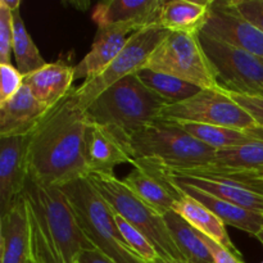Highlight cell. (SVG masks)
I'll return each mask as SVG.
<instances>
[{
    "instance_id": "obj_18",
    "label": "cell",
    "mask_w": 263,
    "mask_h": 263,
    "mask_svg": "<svg viewBox=\"0 0 263 263\" xmlns=\"http://www.w3.org/2000/svg\"><path fill=\"white\" fill-rule=\"evenodd\" d=\"M168 181L177 190H180L184 194L190 195L195 200L202 203L205 208H208L211 212L215 213L226 226H233V228L239 229V230L244 231V233H248L249 235L254 236V238H257L259 235V233L263 230V213L247 210V208L240 207L238 204L226 202V200L220 199V198L215 197L212 194H208L205 192H202V190L197 189L194 186H190V185L181 184V182H175L171 181V180H168Z\"/></svg>"
},
{
    "instance_id": "obj_6",
    "label": "cell",
    "mask_w": 263,
    "mask_h": 263,
    "mask_svg": "<svg viewBox=\"0 0 263 263\" xmlns=\"http://www.w3.org/2000/svg\"><path fill=\"white\" fill-rule=\"evenodd\" d=\"M87 179L117 215L140 230L152 241L162 258L185 261L172 239L163 216L140 199L123 180L115 175L102 174H91Z\"/></svg>"
},
{
    "instance_id": "obj_9",
    "label": "cell",
    "mask_w": 263,
    "mask_h": 263,
    "mask_svg": "<svg viewBox=\"0 0 263 263\" xmlns=\"http://www.w3.org/2000/svg\"><path fill=\"white\" fill-rule=\"evenodd\" d=\"M163 121L177 123L222 126L238 130L257 128L256 121L230 95L221 89H202L194 97L167 104L161 113Z\"/></svg>"
},
{
    "instance_id": "obj_11",
    "label": "cell",
    "mask_w": 263,
    "mask_h": 263,
    "mask_svg": "<svg viewBox=\"0 0 263 263\" xmlns=\"http://www.w3.org/2000/svg\"><path fill=\"white\" fill-rule=\"evenodd\" d=\"M200 33L263 58V32L241 17L231 2H212Z\"/></svg>"
},
{
    "instance_id": "obj_37",
    "label": "cell",
    "mask_w": 263,
    "mask_h": 263,
    "mask_svg": "<svg viewBox=\"0 0 263 263\" xmlns=\"http://www.w3.org/2000/svg\"><path fill=\"white\" fill-rule=\"evenodd\" d=\"M261 177H262V180H263V171H261Z\"/></svg>"
},
{
    "instance_id": "obj_1",
    "label": "cell",
    "mask_w": 263,
    "mask_h": 263,
    "mask_svg": "<svg viewBox=\"0 0 263 263\" xmlns=\"http://www.w3.org/2000/svg\"><path fill=\"white\" fill-rule=\"evenodd\" d=\"M86 110L74 89L54 105L30 135L28 176L45 186H58L90 175L86 153Z\"/></svg>"
},
{
    "instance_id": "obj_19",
    "label": "cell",
    "mask_w": 263,
    "mask_h": 263,
    "mask_svg": "<svg viewBox=\"0 0 263 263\" xmlns=\"http://www.w3.org/2000/svg\"><path fill=\"white\" fill-rule=\"evenodd\" d=\"M134 167L123 179L125 184L159 215L164 216L172 211L175 202L181 198L176 187L151 167L144 164H134Z\"/></svg>"
},
{
    "instance_id": "obj_2",
    "label": "cell",
    "mask_w": 263,
    "mask_h": 263,
    "mask_svg": "<svg viewBox=\"0 0 263 263\" xmlns=\"http://www.w3.org/2000/svg\"><path fill=\"white\" fill-rule=\"evenodd\" d=\"M35 263H77L95 249L85 236L62 187L45 186L28 176L22 192Z\"/></svg>"
},
{
    "instance_id": "obj_34",
    "label": "cell",
    "mask_w": 263,
    "mask_h": 263,
    "mask_svg": "<svg viewBox=\"0 0 263 263\" xmlns=\"http://www.w3.org/2000/svg\"><path fill=\"white\" fill-rule=\"evenodd\" d=\"M8 9H10L12 12H15V10H20L21 2L20 0H0Z\"/></svg>"
},
{
    "instance_id": "obj_20",
    "label": "cell",
    "mask_w": 263,
    "mask_h": 263,
    "mask_svg": "<svg viewBox=\"0 0 263 263\" xmlns=\"http://www.w3.org/2000/svg\"><path fill=\"white\" fill-rule=\"evenodd\" d=\"M74 67L61 63H46L43 68L27 74L23 84L31 90L36 99L48 108H53L63 100L73 87Z\"/></svg>"
},
{
    "instance_id": "obj_21",
    "label": "cell",
    "mask_w": 263,
    "mask_h": 263,
    "mask_svg": "<svg viewBox=\"0 0 263 263\" xmlns=\"http://www.w3.org/2000/svg\"><path fill=\"white\" fill-rule=\"evenodd\" d=\"M177 192L181 194V198L175 202L172 211L179 213L185 221H187L200 234L211 238L216 243L231 251L233 253L241 256L240 252L238 251V248L231 241L225 223L215 213L211 212L208 208H205L202 203L195 200L190 195L184 194L180 190H177Z\"/></svg>"
},
{
    "instance_id": "obj_26",
    "label": "cell",
    "mask_w": 263,
    "mask_h": 263,
    "mask_svg": "<svg viewBox=\"0 0 263 263\" xmlns=\"http://www.w3.org/2000/svg\"><path fill=\"white\" fill-rule=\"evenodd\" d=\"M212 164L263 171V141L217 151Z\"/></svg>"
},
{
    "instance_id": "obj_7",
    "label": "cell",
    "mask_w": 263,
    "mask_h": 263,
    "mask_svg": "<svg viewBox=\"0 0 263 263\" xmlns=\"http://www.w3.org/2000/svg\"><path fill=\"white\" fill-rule=\"evenodd\" d=\"M144 68L171 74L200 89L218 87L198 33L170 31Z\"/></svg>"
},
{
    "instance_id": "obj_12",
    "label": "cell",
    "mask_w": 263,
    "mask_h": 263,
    "mask_svg": "<svg viewBox=\"0 0 263 263\" xmlns=\"http://www.w3.org/2000/svg\"><path fill=\"white\" fill-rule=\"evenodd\" d=\"M30 136L0 138V216L22 194L28 179Z\"/></svg>"
},
{
    "instance_id": "obj_31",
    "label": "cell",
    "mask_w": 263,
    "mask_h": 263,
    "mask_svg": "<svg viewBox=\"0 0 263 263\" xmlns=\"http://www.w3.org/2000/svg\"><path fill=\"white\" fill-rule=\"evenodd\" d=\"M231 99L235 100L239 105L244 108L249 115L256 121L257 126L263 128V98L259 95L252 97V95H239L228 92Z\"/></svg>"
},
{
    "instance_id": "obj_3",
    "label": "cell",
    "mask_w": 263,
    "mask_h": 263,
    "mask_svg": "<svg viewBox=\"0 0 263 263\" xmlns=\"http://www.w3.org/2000/svg\"><path fill=\"white\" fill-rule=\"evenodd\" d=\"M166 105L135 73L104 90L85 110L90 122L108 128L128 145L134 134L161 118Z\"/></svg>"
},
{
    "instance_id": "obj_14",
    "label": "cell",
    "mask_w": 263,
    "mask_h": 263,
    "mask_svg": "<svg viewBox=\"0 0 263 263\" xmlns=\"http://www.w3.org/2000/svg\"><path fill=\"white\" fill-rule=\"evenodd\" d=\"M50 109L23 84L14 97L0 104V138L30 136Z\"/></svg>"
},
{
    "instance_id": "obj_10",
    "label": "cell",
    "mask_w": 263,
    "mask_h": 263,
    "mask_svg": "<svg viewBox=\"0 0 263 263\" xmlns=\"http://www.w3.org/2000/svg\"><path fill=\"white\" fill-rule=\"evenodd\" d=\"M218 87L226 92L256 97L263 91V58L198 33Z\"/></svg>"
},
{
    "instance_id": "obj_8",
    "label": "cell",
    "mask_w": 263,
    "mask_h": 263,
    "mask_svg": "<svg viewBox=\"0 0 263 263\" xmlns=\"http://www.w3.org/2000/svg\"><path fill=\"white\" fill-rule=\"evenodd\" d=\"M168 32V30L157 23L128 36L125 48L99 76L84 81L82 85L74 89V95L81 107H89L108 87L143 69L153 51L166 39Z\"/></svg>"
},
{
    "instance_id": "obj_32",
    "label": "cell",
    "mask_w": 263,
    "mask_h": 263,
    "mask_svg": "<svg viewBox=\"0 0 263 263\" xmlns=\"http://www.w3.org/2000/svg\"><path fill=\"white\" fill-rule=\"evenodd\" d=\"M200 236H202L203 241H204L205 246L211 251V254H212L215 263H244L241 256H238V254L233 253L229 249L223 248L222 246H220L215 240H212L208 236L203 235V234H200Z\"/></svg>"
},
{
    "instance_id": "obj_15",
    "label": "cell",
    "mask_w": 263,
    "mask_h": 263,
    "mask_svg": "<svg viewBox=\"0 0 263 263\" xmlns=\"http://www.w3.org/2000/svg\"><path fill=\"white\" fill-rule=\"evenodd\" d=\"M0 263H35L22 195L0 216Z\"/></svg>"
},
{
    "instance_id": "obj_4",
    "label": "cell",
    "mask_w": 263,
    "mask_h": 263,
    "mask_svg": "<svg viewBox=\"0 0 263 263\" xmlns=\"http://www.w3.org/2000/svg\"><path fill=\"white\" fill-rule=\"evenodd\" d=\"M62 190L82 233L95 249L116 263H146L126 243L116 222V212L87 177L73 180Z\"/></svg>"
},
{
    "instance_id": "obj_36",
    "label": "cell",
    "mask_w": 263,
    "mask_h": 263,
    "mask_svg": "<svg viewBox=\"0 0 263 263\" xmlns=\"http://www.w3.org/2000/svg\"><path fill=\"white\" fill-rule=\"evenodd\" d=\"M257 239H258V240H259V241H261V243L263 244V230L261 231V233H259V235H258V236H257Z\"/></svg>"
},
{
    "instance_id": "obj_35",
    "label": "cell",
    "mask_w": 263,
    "mask_h": 263,
    "mask_svg": "<svg viewBox=\"0 0 263 263\" xmlns=\"http://www.w3.org/2000/svg\"><path fill=\"white\" fill-rule=\"evenodd\" d=\"M152 263H192V262L180 261V259H167V258H162V257H158L156 261H153Z\"/></svg>"
},
{
    "instance_id": "obj_38",
    "label": "cell",
    "mask_w": 263,
    "mask_h": 263,
    "mask_svg": "<svg viewBox=\"0 0 263 263\" xmlns=\"http://www.w3.org/2000/svg\"><path fill=\"white\" fill-rule=\"evenodd\" d=\"M259 97H262V98H263V91L261 92V94H259Z\"/></svg>"
},
{
    "instance_id": "obj_24",
    "label": "cell",
    "mask_w": 263,
    "mask_h": 263,
    "mask_svg": "<svg viewBox=\"0 0 263 263\" xmlns=\"http://www.w3.org/2000/svg\"><path fill=\"white\" fill-rule=\"evenodd\" d=\"M136 74L146 87L159 95L167 104H175L189 99L202 90L200 87L171 74L161 73L148 68L140 69Z\"/></svg>"
},
{
    "instance_id": "obj_17",
    "label": "cell",
    "mask_w": 263,
    "mask_h": 263,
    "mask_svg": "<svg viewBox=\"0 0 263 263\" xmlns=\"http://www.w3.org/2000/svg\"><path fill=\"white\" fill-rule=\"evenodd\" d=\"M86 153L90 175H115V168L120 164H134L127 144L108 128L91 122L87 128Z\"/></svg>"
},
{
    "instance_id": "obj_22",
    "label": "cell",
    "mask_w": 263,
    "mask_h": 263,
    "mask_svg": "<svg viewBox=\"0 0 263 263\" xmlns=\"http://www.w3.org/2000/svg\"><path fill=\"white\" fill-rule=\"evenodd\" d=\"M212 0H170L159 13V25L168 31L199 33L210 14Z\"/></svg>"
},
{
    "instance_id": "obj_25",
    "label": "cell",
    "mask_w": 263,
    "mask_h": 263,
    "mask_svg": "<svg viewBox=\"0 0 263 263\" xmlns=\"http://www.w3.org/2000/svg\"><path fill=\"white\" fill-rule=\"evenodd\" d=\"M13 23H14L13 54H14L15 64H17V69L21 72V74L27 76V74L43 68L46 62L39 51L37 46L33 43L32 37L28 35L20 10L13 12Z\"/></svg>"
},
{
    "instance_id": "obj_13",
    "label": "cell",
    "mask_w": 263,
    "mask_h": 263,
    "mask_svg": "<svg viewBox=\"0 0 263 263\" xmlns=\"http://www.w3.org/2000/svg\"><path fill=\"white\" fill-rule=\"evenodd\" d=\"M163 0H107L98 3L91 18L98 28L128 25L135 31L159 23Z\"/></svg>"
},
{
    "instance_id": "obj_5",
    "label": "cell",
    "mask_w": 263,
    "mask_h": 263,
    "mask_svg": "<svg viewBox=\"0 0 263 263\" xmlns=\"http://www.w3.org/2000/svg\"><path fill=\"white\" fill-rule=\"evenodd\" d=\"M128 149L134 162H149L163 168L205 166L212 163L217 152L193 138L179 123L163 120L134 134Z\"/></svg>"
},
{
    "instance_id": "obj_30",
    "label": "cell",
    "mask_w": 263,
    "mask_h": 263,
    "mask_svg": "<svg viewBox=\"0 0 263 263\" xmlns=\"http://www.w3.org/2000/svg\"><path fill=\"white\" fill-rule=\"evenodd\" d=\"M239 14L263 32V0H230Z\"/></svg>"
},
{
    "instance_id": "obj_39",
    "label": "cell",
    "mask_w": 263,
    "mask_h": 263,
    "mask_svg": "<svg viewBox=\"0 0 263 263\" xmlns=\"http://www.w3.org/2000/svg\"><path fill=\"white\" fill-rule=\"evenodd\" d=\"M261 263H263V261H262V262H261Z\"/></svg>"
},
{
    "instance_id": "obj_28",
    "label": "cell",
    "mask_w": 263,
    "mask_h": 263,
    "mask_svg": "<svg viewBox=\"0 0 263 263\" xmlns=\"http://www.w3.org/2000/svg\"><path fill=\"white\" fill-rule=\"evenodd\" d=\"M13 39H14L13 12L0 2V64L10 63Z\"/></svg>"
},
{
    "instance_id": "obj_16",
    "label": "cell",
    "mask_w": 263,
    "mask_h": 263,
    "mask_svg": "<svg viewBox=\"0 0 263 263\" xmlns=\"http://www.w3.org/2000/svg\"><path fill=\"white\" fill-rule=\"evenodd\" d=\"M134 32H136L135 28L128 25L99 28L90 51L74 66V80L89 81L99 76L125 48L128 33Z\"/></svg>"
},
{
    "instance_id": "obj_27",
    "label": "cell",
    "mask_w": 263,
    "mask_h": 263,
    "mask_svg": "<svg viewBox=\"0 0 263 263\" xmlns=\"http://www.w3.org/2000/svg\"><path fill=\"white\" fill-rule=\"evenodd\" d=\"M116 222H117L118 229H120L126 243L141 259H144L146 263H152L158 257H161L152 241L140 230L134 228L130 222H127L117 213H116Z\"/></svg>"
},
{
    "instance_id": "obj_23",
    "label": "cell",
    "mask_w": 263,
    "mask_h": 263,
    "mask_svg": "<svg viewBox=\"0 0 263 263\" xmlns=\"http://www.w3.org/2000/svg\"><path fill=\"white\" fill-rule=\"evenodd\" d=\"M172 239L181 252L185 261L192 263H215L211 251L195 230L179 213L170 211L163 216Z\"/></svg>"
},
{
    "instance_id": "obj_33",
    "label": "cell",
    "mask_w": 263,
    "mask_h": 263,
    "mask_svg": "<svg viewBox=\"0 0 263 263\" xmlns=\"http://www.w3.org/2000/svg\"><path fill=\"white\" fill-rule=\"evenodd\" d=\"M77 263H116L98 249H86L80 254Z\"/></svg>"
},
{
    "instance_id": "obj_29",
    "label": "cell",
    "mask_w": 263,
    "mask_h": 263,
    "mask_svg": "<svg viewBox=\"0 0 263 263\" xmlns=\"http://www.w3.org/2000/svg\"><path fill=\"white\" fill-rule=\"evenodd\" d=\"M0 76H2V86H0V104L10 98L14 97L21 87L23 86L25 76L21 74L17 67L10 63L0 64Z\"/></svg>"
}]
</instances>
